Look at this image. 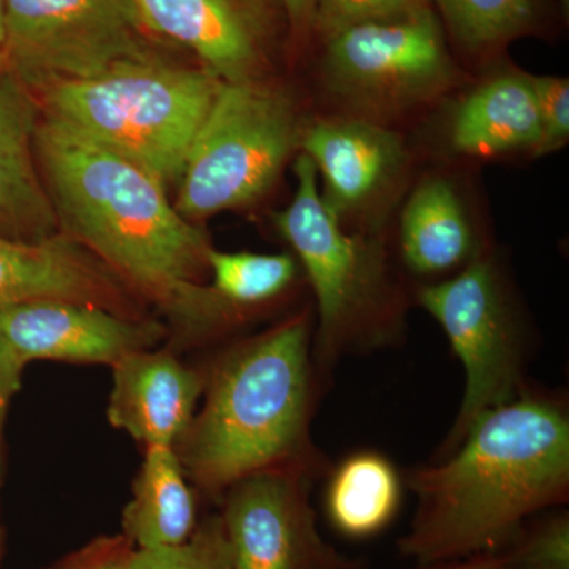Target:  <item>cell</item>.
Masks as SVG:
<instances>
[{"mask_svg":"<svg viewBox=\"0 0 569 569\" xmlns=\"http://www.w3.org/2000/svg\"><path fill=\"white\" fill-rule=\"evenodd\" d=\"M321 81L347 114L387 123L460 81L433 6L362 22L323 41Z\"/></svg>","mask_w":569,"mask_h":569,"instance_id":"cell-7","label":"cell"},{"mask_svg":"<svg viewBox=\"0 0 569 569\" xmlns=\"http://www.w3.org/2000/svg\"><path fill=\"white\" fill-rule=\"evenodd\" d=\"M312 477L291 468L257 471L224 490L220 512L233 569H326L335 548L318 533Z\"/></svg>","mask_w":569,"mask_h":569,"instance_id":"cell-10","label":"cell"},{"mask_svg":"<svg viewBox=\"0 0 569 569\" xmlns=\"http://www.w3.org/2000/svg\"><path fill=\"white\" fill-rule=\"evenodd\" d=\"M130 0H6L2 61L33 93L160 58Z\"/></svg>","mask_w":569,"mask_h":569,"instance_id":"cell-8","label":"cell"},{"mask_svg":"<svg viewBox=\"0 0 569 569\" xmlns=\"http://www.w3.org/2000/svg\"><path fill=\"white\" fill-rule=\"evenodd\" d=\"M36 299L86 302L141 318L122 280L69 236L29 242L0 234V309Z\"/></svg>","mask_w":569,"mask_h":569,"instance_id":"cell-14","label":"cell"},{"mask_svg":"<svg viewBox=\"0 0 569 569\" xmlns=\"http://www.w3.org/2000/svg\"><path fill=\"white\" fill-rule=\"evenodd\" d=\"M37 97L0 61V234L44 241L61 233L36 152Z\"/></svg>","mask_w":569,"mask_h":569,"instance_id":"cell-16","label":"cell"},{"mask_svg":"<svg viewBox=\"0 0 569 569\" xmlns=\"http://www.w3.org/2000/svg\"><path fill=\"white\" fill-rule=\"evenodd\" d=\"M326 569H362V567L359 561L348 560L346 557L339 556L335 563L329 565Z\"/></svg>","mask_w":569,"mask_h":569,"instance_id":"cell-31","label":"cell"},{"mask_svg":"<svg viewBox=\"0 0 569 569\" xmlns=\"http://www.w3.org/2000/svg\"><path fill=\"white\" fill-rule=\"evenodd\" d=\"M129 569H233L220 515L201 519L181 546L137 550Z\"/></svg>","mask_w":569,"mask_h":569,"instance_id":"cell-23","label":"cell"},{"mask_svg":"<svg viewBox=\"0 0 569 569\" xmlns=\"http://www.w3.org/2000/svg\"><path fill=\"white\" fill-rule=\"evenodd\" d=\"M0 331L22 361L112 366L133 351L151 350L164 328L146 318L67 299H36L0 309Z\"/></svg>","mask_w":569,"mask_h":569,"instance_id":"cell-12","label":"cell"},{"mask_svg":"<svg viewBox=\"0 0 569 569\" xmlns=\"http://www.w3.org/2000/svg\"><path fill=\"white\" fill-rule=\"evenodd\" d=\"M149 32L189 48L223 82L269 80L282 32L280 0H130Z\"/></svg>","mask_w":569,"mask_h":569,"instance_id":"cell-11","label":"cell"},{"mask_svg":"<svg viewBox=\"0 0 569 569\" xmlns=\"http://www.w3.org/2000/svg\"><path fill=\"white\" fill-rule=\"evenodd\" d=\"M3 553H6V530L0 527V569H2Z\"/></svg>","mask_w":569,"mask_h":569,"instance_id":"cell-33","label":"cell"},{"mask_svg":"<svg viewBox=\"0 0 569 569\" xmlns=\"http://www.w3.org/2000/svg\"><path fill=\"white\" fill-rule=\"evenodd\" d=\"M197 500L174 448L148 447L133 497L122 515V535L137 550L181 546L197 530Z\"/></svg>","mask_w":569,"mask_h":569,"instance_id":"cell-19","label":"cell"},{"mask_svg":"<svg viewBox=\"0 0 569 569\" xmlns=\"http://www.w3.org/2000/svg\"><path fill=\"white\" fill-rule=\"evenodd\" d=\"M411 569H505V567L497 553H477L462 559L417 563V567Z\"/></svg>","mask_w":569,"mask_h":569,"instance_id":"cell-30","label":"cell"},{"mask_svg":"<svg viewBox=\"0 0 569 569\" xmlns=\"http://www.w3.org/2000/svg\"><path fill=\"white\" fill-rule=\"evenodd\" d=\"M36 152L62 234L190 331L213 335L241 320L246 310L201 284L212 247L168 201L162 179L43 114Z\"/></svg>","mask_w":569,"mask_h":569,"instance_id":"cell-1","label":"cell"},{"mask_svg":"<svg viewBox=\"0 0 569 569\" xmlns=\"http://www.w3.org/2000/svg\"><path fill=\"white\" fill-rule=\"evenodd\" d=\"M560 6H561V9L565 10V13L568 14V9H569V0H560Z\"/></svg>","mask_w":569,"mask_h":569,"instance_id":"cell-34","label":"cell"},{"mask_svg":"<svg viewBox=\"0 0 569 569\" xmlns=\"http://www.w3.org/2000/svg\"><path fill=\"white\" fill-rule=\"evenodd\" d=\"M541 137L535 156L560 151L569 140V81L559 77H533Z\"/></svg>","mask_w":569,"mask_h":569,"instance_id":"cell-26","label":"cell"},{"mask_svg":"<svg viewBox=\"0 0 569 569\" xmlns=\"http://www.w3.org/2000/svg\"><path fill=\"white\" fill-rule=\"evenodd\" d=\"M299 152L316 164L321 198L343 224L387 198L410 159L402 134L353 114L307 123Z\"/></svg>","mask_w":569,"mask_h":569,"instance_id":"cell-13","label":"cell"},{"mask_svg":"<svg viewBox=\"0 0 569 569\" xmlns=\"http://www.w3.org/2000/svg\"><path fill=\"white\" fill-rule=\"evenodd\" d=\"M400 500L395 466L378 452H358L336 468L326 490V515L343 537L365 539L389 527Z\"/></svg>","mask_w":569,"mask_h":569,"instance_id":"cell-20","label":"cell"},{"mask_svg":"<svg viewBox=\"0 0 569 569\" xmlns=\"http://www.w3.org/2000/svg\"><path fill=\"white\" fill-rule=\"evenodd\" d=\"M108 419L148 447L181 440L204 391V377L170 351H133L112 365Z\"/></svg>","mask_w":569,"mask_h":569,"instance_id":"cell-15","label":"cell"},{"mask_svg":"<svg viewBox=\"0 0 569 569\" xmlns=\"http://www.w3.org/2000/svg\"><path fill=\"white\" fill-rule=\"evenodd\" d=\"M134 552L137 549L122 533L103 535L47 569H129Z\"/></svg>","mask_w":569,"mask_h":569,"instance_id":"cell-27","label":"cell"},{"mask_svg":"<svg viewBox=\"0 0 569 569\" xmlns=\"http://www.w3.org/2000/svg\"><path fill=\"white\" fill-rule=\"evenodd\" d=\"M313 320L298 313L231 348L204 378V403L176 443L187 478L222 493L257 471L313 475L325 458L310 438Z\"/></svg>","mask_w":569,"mask_h":569,"instance_id":"cell-3","label":"cell"},{"mask_svg":"<svg viewBox=\"0 0 569 569\" xmlns=\"http://www.w3.org/2000/svg\"><path fill=\"white\" fill-rule=\"evenodd\" d=\"M505 569H569L567 512L535 523L496 552Z\"/></svg>","mask_w":569,"mask_h":569,"instance_id":"cell-24","label":"cell"},{"mask_svg":"<svg viewBox=\"0 0 569 569\" xmlns=\"http://www.w3.org/2000/svg\"><path fill=\"white\" fill-rule=\"evenodd\" d=\"M418 302L443 328L466 370L462 403L445 443L451 455L482 415L522 392L518 326L496 264L482 254L452 279L422 287Z\"/></svg>","mask_w":569,"mask_h":569,"instance_id":"cell-9","label":"cell"},{"mask_svg":"<svg viewBox=\"0 0 569 569\" xmlns=\"http://www.w3.org/2000/svg\"><path fill=\"white\" fill-rule=\"evenodd\" d=\"M223 81L162 58L126 63L37 93L41 114L129 157L164 183L181 178Z\"/></svg>","mask_w":569,"mask_h":569,"instance_id":"cell-4","label":"cell"},{"mask_svg":"<svg viewBox=\"0 0 569 569\" xmlns=\"http://www.w3.org/2000/svg\"><path fill=\"white\" fill-rule=\"evenodd\" d=\"M212 290L228 305L246 310L264 305L295 283L299 263L291 254L250 252L208 254Z\"/></svg>","mask_w":569,"mask_h":569,"instance_id":"cell-22","label":"cell"},{"mask_svg":"<svg viewBox=\"0 0 569 569\" xmlns=\"http://www.w3.org/2000/svg\"><path fill=\"white\" fill-rule=\"evenodd\" d=\"M295 163V197L277 212L276 227L316 295L317 359L320 366L332 365L348 351L395 340L402 296L381 239L348 231L321 198L316 164L301 152Z\"/></svg>","mask_w":569,"mask_h":569,"instance_id":"cell-5","label":"cell"},{"mask_svg":"<svg viewBox=\"0 0 569 569\" xmlns=\"http://www.w3.org/2000/svg\"><path fill=\"white\" fill-rule=\"evenodd\" d=\"M280 3L287 14L291 39L298 41L309 36L312 32L313 0H280Z\"/></svg>","mask_w":569,"mask_h":569,"instance_id":"cell-29","label":"cell"},{"mask_svg":"<svg viewBox=\"0 0 569 569\" xmlns=\"http://www.w3.org/2000/svg\"><path fill=\"white\" fill-rule=\"evenodd\" d=\"M400 250L418 276L445 274L479 257L466 206L448 179L432 176L411 192L400 217Z\"/></svg>","mask_w":569,"mask_h":569,"instance_id":"cell-18","label":"cell"},{"mask_svg":"<svg viewBox=\"0 0 569 569\" xmlns=\"http://www.w3.org/2000/svg\"><path fill=\"white\" fill-rule=\"evenodd\" d=\"M452 37L471 54L529 36L541 20V0H430Z\"/></svg>","mask_w":569,"mask_h":569,"instance_id":"cell-21","label":"cell"},{"mask_svg":"<svg viewBox=\"0 0 569 569\" xmlns=\"http://www.w3.org/2000/svg\"><path fill=\"white\" fill-rule=\"evenodd\" d=\"M432 6L430 0H313L312 32L321 40L362 22L383 20Z\"/></svg>","mask_w":569,"mask_h":569,"instance_id":"cell-25","label":"cell"},{"mask_svg":"<svg viewBox=\"0 0 569 569\" xmlns=\"http://www.w3.org/2000/svg\"><path fill=\"white\" fill-rule=\"evenodd\" d=\"M3 37H6V0H0V61H2Z\"/></svg>","mask_w":569,"mask_h":569,"instance_id":"cell-32","label":"cell"},{"mask_svg":"<svg viewBox=\"0 0 569 569\" xmlns=\"http://www.w3.org/2000/svg\"><path fill=\"white\" fill-rule=\"evenodd\" d=\"M24 367L26 362L0 331V479L6 470L7 417H9L11 400L20 392Z\"/></svg>","mask_w":569,"mask_h":569,"instance_id":"cell-28","label":"cell"},{"mask_svg":"<svg viewBox=\"0 0 569 569\" xmlns=\"http://www.w3.org/2000/svg\"><path fill=\"white\" fill-rule=\"evenodd\" d=\"M306 126L293 92L271 78L223 82L187 156L176 209L197 223L260 200L301 149Z\"/></svg>","mask_w":569,"mask_h":569,"instance_id":"cell-6","label":"cell"},{"mask_svg":"<svg viewBox=\"0 0 569 569\" xmlns=\"http://www.w3.org/2000/svg\"><path fill=\"white\" fill-rule=\"evenodd\" d=\"M407 485L418 508L397 541L402 556L432 563L496 553L531 516L568 500V415L520 392L482 415L447 458L410 471Z\"/></svg>","mask_w":569,"mask_h":569,"instance_id":"cell-2","label":"cell"},{"mask_svg":"<svg viewBox=\"0 0 569 569\" xmlns=\"http://www.w3.org/2000/svg\"><path fill=\"white\" fill-rule=\"evenodd\" d=\"M541 137L533 77L509 70L489 77L458 103L449 142L467 157L537 151Z\"/></svg>","mask_w":569,"mask_h":569,"instance_id":"cell-17","label":"cell"}]
</instances>
